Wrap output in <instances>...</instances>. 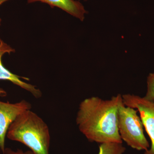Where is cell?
Instances as JSON below:
<instances>
[{
	"label": "cell",
	"mask_w": 154,
	"mask_h": 154,
	"mask_svg": "<svg viewBox=\"0 0 154 154\" xmlns=\"http://www.w3.org/2000/svg\"><path fill=\"white\" fill-rule=\"evenodd\" d=\"M8 1H9V0H0V6L2 5L3 3L5 2ZM1 22H2V19L0 18V25H1Z\"/></svg>",
	"instance_id": "12"
},
{
	"label": "cell",
	"mask_w": 154,
	"mask_h": 154,
	"mask_svg": "<svg viewBox=\"0 0 154 154\" xmlns=\"http://www.w3.org/2000/svg\"><path fill=\"white\" fill-rule=\"evenodd\" d=\"M15 50L11 47L0 38V80H5L11 82L14 85L28 91L33 95L36 99L41 98L42 93L39 89L36 86L26 83L22 79H24L26 81H29L27 78L19 76L18 75L14 74L12 72L5 67L2 62V58L5 54H11V53L15 52Z\"/></svg>",
	"instance_id": "6"
},
{
	"label": "cell",
	"mask_w": 154,
	"mask_h": 154,
	"mask_svg": "<svg viewBox=\"0 0 154 154\" xmlns=\"http://www.w3.org/2000/svg\"><path fill=\"white\" fill-rule=\"evenodd\" d=\"M122 96L125 105L137 110L150 139L151 146L143 154H154V102L144 97L132 94H124Z\"/></svg>",
	"instance_id": "4"
},
{
	"label": "cell",
	"mask_w": 154,
	"mask_h": 154,
	"mask_svg": "<svg viewBox=\"0 0 154 154\" xmlns=\"http://www.w3.org/2000/svg\"><path fill=\"white\" fill-rule=\"evenodd\" d=\"M7 93L6 91L2 88H0V96L1 97H5L7 96Z\"/></svg>",
	"instance_id": "11"
},
{
	"label": "cell",
	"mask_w": 154,
	"mask_h": 154,
	"mask_svg": "<svg viewBox=\"0 0 154 154\" xmlns=\"http://www.w3.org/2000/svg\"><path fill=\"white\" fill-rule=\"evenodd\" d=\"M5 154H33L31 151H23L21 149L17 150H14L9 148H6L5 150Z\"/></svg>",
	"instance_id": "10"
},
{
	"label": "cell",
	"mask_w": 154,
	"mask_h": 154,
	"mask_svg": "<svg viewBox=\"0 0 154 154\" xmlns=\"http://www.w3.org/2000/svg\"><path fill=\"white\" fill-rule=\"evenodd\" d=\"M32 105L25 100L12 103L0 101V150L5 154V138L11 125L24 111L31 110Z\"/></svg>",
	"instance_id": "5"
},
{
	"label": "cell",
	"mask_w": 154,
	"mask_h": 154,
	"mask_svg": "<svg viewBox=\"0 0 154 154\" xmlns=\"http://www.w3.org/2000/svg\"><path fill=\"white\" fill-rule=\"evenodd\" d=\"M120 94L104 100L93 96L81 102L76 118L78 128L91 142L122 143L118 128Z\"/></svg>",
	"instance_id": "1"
},
{
	"label": "cell",
	"mask_w": 154,
	"mask_h": 154,
	"mask_svg": "<svg viewBox=\"0 0 154 154\" xmlns=\"http://www.w3.org/2000/svg\"><path fill=\"white\" fill-rule=\"evenodd\" d=\"M7 137L25 145L33 154H50L51 137L48 127L31 110H26L17 116L9 127Z\"/></svg>",
	"instance_id": "2"
},
{
	"label": "cell",
	"mask_w": 154,
	"mask_h": 154,
	"mask_svg": "<svg viewBox=\"0 0 154 154\" xmlns=\"http://www.w3.org/2000/svg\"><path fill=\"white\" fill-rule=\"evenodd\" d=\"M137 113L136 109L126 106L122 101L118 111L119 132L122 140L128 146L146 151L150 144L144 134L143 124Z\"/></svg>",
	"instance_id": "3"
},
{
	"label": "cell",
	"mask_w": 154,
	"mask_h": 154,
	"mask_svg": "<svg viewBox=\"0 0 154 154\" xmlns=\"http://www.w3.org/2000/svg\"><path fill=\"white\" fill-rule=\"evenodd\" d=\"M151 74L153 76H154V73H151Z\"/></svg>",
	"instance_id": "13"
},
{
	"label": "cell",
	"mask_w": 154,
	"mask_h": 154,
	"mask_svg": "<svg viewBox=\"0 0 154 154\" xmlns=\"http://www.w3.org/2000/svg\"><path fill=\"white\" fill-rule=\"evenodd\" d=\"M144 98L148 101L154 102V76L149 74L147 79V91Z\"/></svg>",
	"instance_id": "9"
},
{
	"label": "cell",
	"mask_w": 154,
	"mask_h": 154,
	"mask_svg": "<svg viewBox=\"0 0 154 154\" xmlns=\"http://www.w3.org/2000/svg\"><path fill=\"white\" fill-rule=\"evenodd\" d=\"M125 150L122 143H105L100 144L98 154H123Z\"/></svg>",
	"instance_id": "8"
},
{
	"label": "cell",
	"mask_w": 154,
	"mask_h": 154,
	"mask_svg": "<svg viewBox=\"0 0 154 154\" xmlns=\"http://www.w3.org/2000/svg\"><path fill=\"white\" fill-rule=\"evenodd\" d=\"M27 2L28 3L36 2L45 3L51 7H56L63 10L81 21H84L88 14L83 4L77 0H27Z\"/></svg>",
	"instance_id": "7"
}]
</instances>
